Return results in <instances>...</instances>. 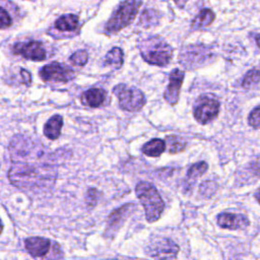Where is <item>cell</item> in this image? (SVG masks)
<instances>
[{
	"mask_svg": "<svg viewBox=\"0 0 260 260\" xmlns=\"http://www.w3.org/2000/svg\"><path fill=\"white\" fill-rule=\"evenodd\" d=\"M219 111V103L209 96H201L194 107V117L200 124H206L213 120Z\"/></svg>",
	"mask_w": 260,
	"mask_h": 260,
	"instance_id": "8992f818",
	"label": "cell"
},
{
	"mask_svg": "<svg viewBox=\"0 0 260 260\" xmlns=\"http://www.w3.org/2000/svg\"><path fill=\"white\" fill-rule=\"evenodd\" d=\"M40 76L44 81L67 82L74 78L75 73L70 67L58 62H53L45 65L40 70Z\"/></svg>",
	"mask_w": 260,
	"mask_h": 260,
	"instance_id": "52a82bcc",
	"label": "cell"
},
{
	"mask_svg": "<svg viewBox=\"0 0 260 260\" xmlns=\"http://www.w3.org/2000/svg\"><path fill=\"white\" fill-rule=\"evenodd\" d=\"M165 143L167 144V148L171 153L183 151L186 147V141L180 136H176V135L167 136Z\"/></svg>",
	"mask_w": 260,
	"mask_h": 260,
	"instance_id": "d6986e66",
	"label": "cell"
},
{
	"mask_svg": "<svg viewBox=\"0 0 260 260\" xmlns=\"http://www.w3.org/2000/svg\"><path fill=\"white\" fill-rule=\"evenodd\" d=\"M215 14L212 12V10L204 8L199 11L197 16L194 18L192 22V28L197 29V28H203L208 26L214 19Z\"/></svg>",
	"mask_w": 260,
	"mask_h": 260,
	"instance_id": "e0dca14e",
	"label": "cell"
},
{
	"mask_svg": "<svg viewBox=\"0 0 260 260\" xmlns=\"http://www.w3.org/2000/svg\"><path fill=\"white\" fill-rule=\"evenodd\" d=\"M175 1V3L179 6V7H183V6H185V4H186V2L188 1V0H174Z\"/></svg>",
	"mask_w": 260,
	"mask_h": 260,
	"instance_id": "83f0119b",
	"label": "cell"
},
{
	"mask_svg": "<svg viewBox=\"0 0 260 260\" xmlns=\"http://www.w3.org/2000/svg\"><path fill=\"white\" fill-rule=\"evenodd\" d=\"M157 21V13L153 10H144L140 17V24L144 26H149Z\"/></svg>",
	"mask_w": 260,
	"mask_h": 260,
	"instance_id": "603a6c76",
	"label": "cell"
},
{
	"mask_svg": "<svg viewBox=\"0 0 260 260\" xmlns=\"http://www.w3.org/2000/svg\"><path fill=\"white\" fill-rule=\"evenodd\" d=\"M70 61L76 65V66H83L86 64L87 62V59H88V54L85 50H79V51H76L75 53H73L71 56H70Z\"/></svg>",
	"mask_w": 260,
	"mask_h": 260,
	"instance_id": "cb8c5ba5",
	"label": "cell"
},
{
	"mask_svg": "<svg viewBox=\"0 0 260 260\" xmlns=\"http://www.w3.org/2000/svg\"><path fill=\"white\" fill-rule=\"evenodd\" d=\"M255 40H256V43H257L258 47L260 48V35H257V36L255 37Z\"/></svg>",
	"mask_w": 260,
	"mask_h": 260,
	"instance_id": "f546056e",
	"label": "cell"
},
{
	"mask_svg": "<svg viewBox=\"0 0 260 260\" xmlns=\"http://www.w3.org/2000/svg\"><path fill=\"white\" fill-rule=\"evenodd\" d=\"M140 5L141 1L139 0H124L121 2L108 20L105 27L106 31L108 34H114L129 25L135 18Z\"/></svg>",
	"mask_w": 260,
	"mask_h": 260,
	"instance_id": "277c9868",
	"label": "cell"
},
{
	"mask_svg": "<svg viewBox=\"0 0 260 260\" xmlns=\"http://www.w3.org/2000/svg\"><path fill=\"white\" fill-rule=\"evenodd\" d=\"M2 231H3V223H2V220L0 219V234L2 233Z\"/></svg>",
	"mask_w": 260,
	"mask_h": 260,
	"instance_id": "4dcf8cb0",
	"label": "cell"
},
{
	"mask_svg": "<svg viewBox=\"0 0 260 260\" xmlns=\"http://www.w3.org/2000/svg\"><path fill=\"white\" fill-rule=\"evenodd\" d=\"M217 223L219 226H221L223 229L238 230V229H245L246 226L249 225L250 221L243 214L223 212V213L218 214Z\"/></svg>",
	"mask_w": 260,
	"mask_h": 260,
	"instance_id": "7c38bea8",
	"label": "cell"
},
{
	"mask_svg": "<svg viewBox=\"0 0 260 260\" xmlns=\"http://www.w3.org/2000/svg\"><path fill=\"white\" fill-rule=\"evenodd\" d=\"M135 192L143 205L146 219L149 222L158 219L164 211L165 203L156 188L148 182H140L137 184Z\"/></svg>",
	"mask_w": 260,
	"mask_h": 260,
	"instance_id": "3957f363",
	"label": "cell"
},
{
	"mask_svg": "<svg viewBox=\"0 0 260 260\" xmlns=\"http://www.w3.org/2000/svg\"><path fill=\"white\" fill-rule=\"evenodd\" d=\"M142 58L151 65L166 66L173 56V49L162 39L150 37L139 44Z\"/></svg>",
	"mask_w": 260,
	"mask_h": 260,
	"instance_id": "7a4b0ae2",
	"label": "cell"
},
{
	"mask_svg": "<svg viewBox=\"0 0 260 260\" xmlns=\"http://www.w3.org/2000/svg\"><path fill=\"white\" fill-rule=\"evenodd\" d=\"M13 53L20 55L25 59L32 61H43L46 59V51L43 45L37 41L26 43H16L13 48Z\"/></svg>",
	"mask_w": 260,
	"mask_h": 260,
	"instance_id": "9c48e42d",
	"label": "cell"
},
{
	"mask_svg": "<svg viewBox=\"0 0 260 260\" xmlns=\"http://www.w3.org/2000/svg\"><path fill=\"white\" fill-rule=\"evenodd\" d=\"M183 80H184V72L183 71H181L179 69H175L171 72L170 82H169L168 88L166 89V91L164 93V98L169 104H171V105L177 104V102L179 100L180 88H181Z\"/></svg>",
	"mask_w": 260,
	"mask_h": 260,
	"instance_id": "30bf717a",
	"label": "cell"
},
{
	"mask_svg": "<svg viewBox=\"0 0 260 260\" xmlns=\"http://www.w3.org/2000/svg\"><path fill=\"white\" fill-rule=\"evenodd\" d=\"M260 81V71L257 69H252L247 72L243 79V86L245 88H250L254 85H256Z\"/></svg>",
	"mask_w": 260,
	"mask_h": 260,
	"instance_id": "7402d4cb",
	"label": "cell"
},
{
	"mask_svg": "<svg viewBox=\"0 0 260 260\" xmlns=\"http://www.w3.org/2000/svg\"><path fill=\"white\" fill-rule=\"evenodd\" d=\"M10 182L19 188H31L55 180V174L48 167L16 162L9 171Z\"/></svg>",
	"mask_w": 260,
	"mask_h": 260,
	"instance_id": "6da1fadb",
	"label": "cell"
},
{
	"mask_svg": "<svg viewBox=\"0 0 260 260\" xmlns=\"http://www.w3.org/2000/svg\"><path fill=\"white\" fill-rule=\"evenodd\" d=\"M20 74H21V77H22V81L25 83V84H30V81H31V78H30V74L28 71H26L25 69H21L20 70Z\"/></svg>",
	"mask_w": 260,
	"mask_h": 260,
	"instance_id": "4316f807",
	"label": "cell"
},
{
	"mask_svg": "<svg viewBox=\"0 0 260 260\" xmlns=\"http://www.w3.org/2000/svg\"><path fill=\"white\" fill-rule=\"evenodd\" d=\"M133 207H135L133 204H127V205H124L121 208L115 210L109 216V228L112 229V228L117 226L118 222L123 220V218H125V216H126V213L130 212L133 209Z\"/></svg>",
	"mask_w": 260,
	"mask_h": 260,
	"instance_id": "44dd1931",
	"label": "cell"
},
{
	"mask_svg": "<svg viewBox=\"0 0 260 260\" xmlns=\"http://www.w3.org/2000/svg\"><path fill=\"white\" fill-rule=\"evenodd\" d=\"M78 16L75 14H64L55 21V27L63 31H72L78 27Z\"/></svg>",
	"mask_w": 260,
	"mask_h": 260,
	"instance_id": "9a60e30c",
	"label": "cell"
},
{
	"mask_svg": "<svg viewBox=\"0 0 260 260\" xmlns=\"http://www.w3.org/2000/svg\"><path fill=\"white\" fill-rule=\"evenodd\" d=\"M105 64L113 66L115 68H120L123 64V51L118 47L110 50L106 55Z\"/></svg>",
	"mask_w": 260,
	"mask_h": 260,
	"instance_id": "ac0fdd59",
	"label": "cell"
},
{
	"mask_svg": "<svg viewBox=\"0 0 260 260\" xmlns=\"http://www.w3.org/2000/svg\"><path fill=\"white\" fill-rule=\"evenodd\" d=\"M63 126V118L60 115H55L47 121L44 127V134L49 139H57L61 134V129Z\"/></svg>",
	"mask_w": 260,
	"mask_h": 260,
	"instance_id": "5bb4252c",
	"label": "cell"
},
{
	"mask_svg": "<svg viewBox=\"0 0 260 260\" xmlns=\"http://www.w3.org/2000/svg\"><path fill=\"white\" fill-rule=\"evenodd\" d=\"M166 149V143L164 140L154 138L146 142L142 146V152L148 156H159Z\"/></svg>",
	"mask_w": 260,
	"mask_h": 260,
	"instance_id": "2e32d148",
	"label": "cell"
},
{
	"mask_svg": "<svg viewBox=\"0 0 260 260\" xmlns=\"http://www.w3.org/2000/svg\"><path fill=\"white\" fill-rule=\"evenodd\" d=\"M249 124L257 129H260V106L255 108L249 115L248 118Z\"/></svg>",
	"mask_w": 260,
	"mask_h": 260,
	"instance_id": "d4e9b609",
	"label": "cell"
},
{
	"mask_svg": "<svg viewBox=\"0 0 260 260\" xmlns=\"http://www.w3.org/2000/svg\"><path fill=\"white\" fill-rule=\"evenodd\" d=\"M24 246L30 256L35 258L44 257L48 254L51 246L50 240L42 237H29L25 239Z\"/></svg>",
	"mask_w": 260,
	"mask_h": 260,
	"instance_id": "8fae6325",
	"label": "cell"
},
{
	"mask_svg": "<svg viewBox=\"0 0 260 260\" xmlns=\"http://www.w3.org/2000/svg\"><path fill=\"white\" fill-rule=\"evenodd\" d=\"M106 98V91L102 88H90L82 95V103L91 108L100 107Z\"/></svg>",
	"mask_w": 260,
	"mask_h": 260,
	"instance_id": "4fadbf2b",
	"label": "cell"
},
{
	"mask_svg": "<svg viewBox=\"0 0 260 260\" xmlns=\"http://www.w3.org/2000/svg\"><path fill=\"white\" fill-rule=\"evenodd\" d=\"M178 252L177 244L169 239H157L149 244L147 249L148 255L159 260H176Z\"/></svg>",
	"mask_w": 260,
	"mask_h": 260,
	"instance_id": "ba28073f",
	"label": "cell"
},
{
	"mask_svg": "<svg viewBox=\"0 0 260 260\" xmlns=\"http://www.w3.org/2000/svg\"><path fill=\"white\" fill-rule=\"evenodd\" d=\"M207 168L208 165L205 161H200L191 166V168H189L187 172V182L189 183V185H192L198 177L203 175L206 172Z\"/></svg>",
	"mask_w": 260,
	"mask_h": 260,
	"instance_id": "ffe728a7",
	"label": "cell"
},
{
	"mask_svg": "<svg viewBox=\"0 0 260 260\" xmlns=\"http://www.w3.org/2000/svg\"><path fill=\"white\" fill-rule=\"evenodd\" d=\"M11 25V17L7 10L0 6V28H7Z\"/></svg>",
	"mask_w": 260,
	"mask_h": 260,
	"instance_id": "484cf974",
	"label": "cell"
},
{
	"mask_svg": "<svg viewBox=\"0 0 260 260\" xmlns=\"http://www.w3.org/2000/svg\"><path fill=\"white\" fill-rule=\"evenodd\" d=\"M113 92L119 100L121 109L132 112L140 110L145 104V96L141 90L136 87L118 84L114 87Z\"/></svg>",
	"mask_w": 260,
	"mask_h": 260,
	"instance_id": "5b68a950",
	"label": "cell"
},
{
	"mask_svg": "<svg viewBox=\"0 0 260 260\" xmlns=\"http://www.w3.org/2000/svg\"><path fill=\"white\" fill-rule=\"evenodd\" d=\"M255 197H256L257 201L260 203V188L256 191V193H255Z\"/></svg>",
	"mask_w": 260,
	"mask_h": 260,
	"instance_id": "f1b7e54d",
	"label": "cell"
}]
</instances>
